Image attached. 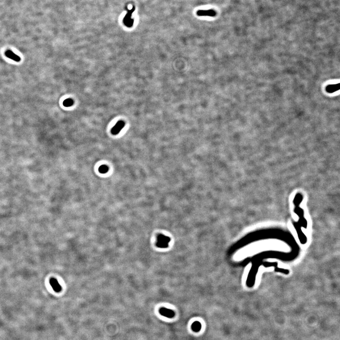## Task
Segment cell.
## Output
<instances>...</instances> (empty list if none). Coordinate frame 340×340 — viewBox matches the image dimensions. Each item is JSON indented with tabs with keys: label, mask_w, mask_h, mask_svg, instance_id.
I'll list each match as a JSON object with an SVG mask.
<instances>
[{
	"label": "cell",
	"mask_w": 340,
	"mask_h": 340,
	"mask_svg": "<svg viewBox=\"0 0 340 340\" xmlns=\"http://www.w3.org/2000/svg\"><path fill=\"white\" fill-rule=\"evenodd\" d=\"M74 104V101L71 98H68L65 100L63 103V105L65 107H70Z\"/></svg>",
	"instance_id": "30bf717a"
},
{
	"label": "cell",
	"mask_w": 340,
	"mask_h": 340,
	"mask_svg": "<svg viewBox=\"0 0 340 340\" xmlns=\"http://www.w3.org/2000/svg\"><path fill=\"white\" fill-rule=\"evenodd\" d=\"M5 56L7 57L8 58H10V59L13 60H15L16 62H19L20 61V57L17 56L16 54H15L13 52H12L10 50H7L6 51L5 53Z\"/></svg>",
	"instance_id": "52a82bcc"
},
{
	"label": "cell",
	"mask_w": 340,
	"mask_h": 340,
	"mask_svg": "<svg viewBox=\"0 0 340 340\" xmlns=\"http://www.w3.org/2000/svg\"><path fill=\"white\" fill-rule=\"evenodd\" d=\"M125 124L124 121H119L117 122L111 130V133L112 135H116L119 133L121 130L124 127Z\"/></svg>",
	"instance_id": "277c9868"
},
{
	"label": "cell",
	"mask_w": 340,
	"mask_h": 340,
	"mask_svg": "<svg viewBox=\"0 0 340 340\" xmlns=\"http://www.w3.org/2000/svg\"><path fill=\"white\" fill-rule=\"evenodd\" d=\"M196 14L199 16L214 17L216 15V12L213 10H199Z\"/></svg>",
	"instance_id": "5b68a950"
},
{
	"label": "cell",
	"mask_w": 340,
	"mask_h": 340,
	"mask_svg": "<svg viewBox=\"0 0 340 340\" xmlns=\"http://www.w3.org/2000/svg\"><path fill=\"white\" fill-rule=\"evenodd\" d=\"M202 325L198 321L194 322L192 325V330L194 332H198L201 329Z\"/></svg>",
	"instance_id": "ba28073f"
},
{
	"label": "cell",
	"mask_w": 340,
	"mask_h": 340,
	"mask_svg": "<svg viewBox=\"0 0 340 340\" xmlns=\"http://www.w3.org/2000/svg\"><path fill=\"white\" fill-rule=\"evenodd\" d=\"M170 239L169 237H166L163 235L158 236V240L156 242V246L160 248H165L168 246L170 242Z\"/></svg>",
	"instance_id": "6da1fadb"
},
{
	"label": "cell",
	"mask_w": 340,
	"mask_h": 340,
	"mask_svg": "<svg viewBox=\"0 0 340 340\" xmlns=\"http://www.w3.org/2000/svg\"><path fill=\"white\" fill-rule=\"evenodd\" d=\"M339 84L337 85H330V86H328V87L326 88V90L328 92H330V93L335 92L336 91L339 90Z\"/></svg>",
	"instance_id": "9c48e42d"
},
{
	"label": "cell",
	"mask_w": 340,
	"mask_h": 340,
	"mask_svg": "<svg viewBox=\"0 0 340 340\" xmlns=\"http://www.w3.org/2000/svg\"><path fill=\"white\" fill-rule=\"evenodd\" d=\"M99 171L101 173L105 174L107 173L109 171V168L107 165H101L99 168Z\"/></svg>",
	"instance_id": "8fae6325"
},
{
	"label": "cell",
	"mask_w": 340,
	"mask_h": 340,
	"mask_svg": "<svg viewBox=\"0 0 340 340\" xmlns=\"http://www.w3.org/2000/svg\"><path fill=\"white\" fill-rule=\"evenodd\" d=\"M159 313L160 315L162 316H165L169 318H172L175 316V313L174 311L173 310L167 309L165 307H161L159 309Z\"/></svg>",
	"instance_id": "7a4b0ae2"
},
{
	"label": "cell",
	"mask_w": 340,
	"mask_h": 340,
	"mask_svg": "<svg viewBox=\"0 0 340 340\" xmlns=\"http://www.w3.org/2000/svg\"><path fill=\"white\" fill-rule=\"evenodd\" d=\"M134 10V8L131 10H128L127 14H126V16L124 18V23L127 27H131L133 25L134 20L133 19H131V17Z\"/></svg>",
	"instance_id": "3957f363"
},
{
	"label": "cell",
	"mask_w": 340,
	"mask_h": 340,
	"mask_svg": "<svg viewBox=\"0 0 340 340\" xmlns=\"http://www.w3.org/2000/svg\"><path fill=\"white\" fill-rule=\"evenodd\" d=\"M50 284L53 290L56 292H59L62 291V287L56 279L52 278L50 280Z\"/></svg>",
	"instance_id": "8992f818"
}]
</instances>
